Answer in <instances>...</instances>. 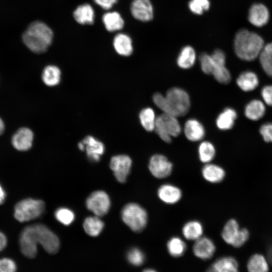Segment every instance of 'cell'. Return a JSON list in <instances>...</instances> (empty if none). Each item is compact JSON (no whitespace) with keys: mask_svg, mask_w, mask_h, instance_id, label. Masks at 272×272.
<instances>
[{"mask_svg":"<svg viewBox=\"0 0 272 272\" xmlns=\"http://www.w3.org/2000/svg\"><path fill=\"white\" fill-rule=\"evenodd\" d=\"M260 93L264 103L268 106H272V85L263 86Z\"/></svg>","mask_w":272,"mask_h":272,"instance_id":"cell-42","label":"cell"},{"mask_svg":"<svg viewBox=\"0 0 272 272\" xmlns=\"http://www.w3.org/2000/svg\"><path fill=\"white\" fill-rule=\"evenodd\" d=\"M16 269V263L12 259L8 258L0 259V272H14Z\"/></svg>","mask_w":272,"mask_h":272,"instance_id":"cell-41","label":"cell"},{"mask_svg":"<svg viewBox=\"0 0 272 272\" xmlns=\"http://www.w3.org/2000/svg\"><path fill=\"white\" fill-rule=\"evenodd\" d=\"M149 169L155 177L158 179L169 176L172 171V164L167 158L161 154H155L150 159Z\"/></svg>","mask_w":272,"mask_h":272,"instance_id":"cell-11","label":"cell"},{"mask_svg":"<svg viewBox=\"0 0 272 272\" xmlns=\"http://www.w3.org/2000/svg\"><path fill=\"white\" fill-rule=\"evenodd\" d=\"M34 139L33 131L27 127H21L13 135L11 143L18 151H26L32 146Z\"/></svg>","mask_w":272,"mask_h":272,"instance_id":"cell-13","label":"cell"},{"mask_svg":"<svg viewBox=\"0 0 272 272\" xmlns=\"http://www.w3.org/2000/svg\"><path fill=\"white\" fill-rule=\"evenodd\" d=\"M196 53L194 48L190 45L183 46L177 57V64L182 69H189L192 67L196 61Z\"/></svg>","mask_w":272,"mask_h":272,"instance_id":"cell-21","label":"cell"},{"mask_svg":"<svg viewBox=\"0 0 272 272\" xmlns=\"http://www.w3.org/2000/svg\"><path fill=\"white\" fill-rule=\"evenodd\" d=\"M221 235L227 244L239 247L247 241L249 234L246 229L240 228L235 220L231 219L225 225Z\"/></svg>","mask_w":272,"mask_h":272,"instance_id":"cell-8","label":"cell"},{"mask_svg":"<svg viewBox=\"0 0 272 272\" xmlns=\"http://www.w3.org/2000/svg\"><path fill=\"white\" fill-rule=\"evenodd\" d=\"M238 263L231 256H225L217 259L208 269V271L235 272L238 271Z\"/></svg>","mask_w":272,"mask_h":272,"instance_id":"cell-23","label":"cell"},{"mask_svg":"<svg viewBox=\"0 0 272 272\" xmlns=\"http://www.w3.org/2000/svg\"><path fill=\"white\" fill-rule=\"evenodd\" d=\"M159 198L167 204L177 202L182 196L181 190L177 187L170 184H165L160 186L157 191Z\"/></svg>","mask_w":272,"mask_h":272,"instance_id":"cell-17","label":"cell"},{"mask_svg":"<svg viewBox=\"0 0 272 272\" xmlns=\"http://www.w3.org/2000/svg\"><path fill=\"white\" fill-rule=\"evenodd\" d=\"M211 55L215 64L225 65L226 57L225 53L222 50L216 49Z\"/></svg>","mask_w":272,"mask_h":272,"instance_id":"cell-43","label":"cell"},{"mask_svg":"<svg viewBox=\"0 0 272 272\" xmlns=\"http://www.w3.org/2000/svg\"><path fill=\"white\" fill-rule=\"evenodd\" d=\"M264 41L258 34L245 29L239 30L234 41V51L237 56L245 61H252L259 57Z\"/></svg>","mask_w":272,"mask_h":272,"instance_id":"cell-3","label":"cell"},{"mask_svg":"<svg viewBox=\"0 0 272 272\" xmlns=\"http://www.w3.org/2000/svg\"><path fill=\"white\" fill-rule=\"evenodd\" d=\"M113 45L116 52L121 56H128L133 52L132 41L127 34H117L113 39Z\"/></svg>","mask_w":272,"mask_h":272,"instance_id":"cell-18","label":"cell"},{"mask_svg":"<svg viewBox=\"0 0 272 272\" xmlns=\"http://www.w3.org/2000/svg\"><path fill=\"white\" fill-rule=\"evenodd\" d=\"M45 209L40 199L26 198L17 202L14 208V217L20 222L30 221L39 217Z\"/></svg>","mask_w":272,"mask_h":272,"instance_id":"cell-6","label":"cell"},{"mask_svg":"<svg viewBox=\"0 0 272 272\" xmlns=\"http://www.w3.org/2000/svg\"><path fill=\"white\" fill-rule=\"evenodd\" d=\"M167 248L170 255L178 257L183 255L186 249V245L180 238L173 237L167 242Z\"/></svg>","mask_w":272,"mask_h":272,"instance_id":"cell-34","label":"cell"},{"mask_svg":"<svg viewBox=\"0 0 272 272\" xmlns=\"http://www.w3.org/2000/svg\"><path fill=\"white\" fill-rule=\"evenodd\" d=\"M5 129V124L3 119L0 117V135L4 132Z\"/></svg>","mask_w":272,"mask_h":272,"instance_id":"cell-49","label":"cell"},{"mask_svg":"<svg viewBox=\"0 0 272 272\" xmlns=\"http://www.w3.org/2000/svg\"><path fill=\"white\" fill-rule=\"evenodd\" d=\"M144 271H154L155 270H154V269H145Z\"/></svg>","mask_w":272,"mask_h":272,"instance_id":"cell-51","label":"cell"},{"mask_svg":"<svg viewBox=\"0 0 272 272\" xmlns=\"http://www.w3.org/2000/svg\"><path fill=\"white\" fill-rule=\"evenodd\" d=\"M78 147L80 150L83 151H84V150L85 149V145L82 142H80L78 144Z\"/></svg>","mask_w":272,"mask_h":272,"instance_id":"cell-50","label":"cell"},{"mask_svg":"<svg viewBox=\"0 0 272 272\" xmlns=\"http://www.w3.org/2000/svg\"><path fill=\"white\" fill-rule=\"evenodd\" d=\"M6 192L0 184V205H2L4 203L6 198Z\"/></svg>","mask_w":272,"mask_h":272,"instance_id":"cell-48","label":"cell"},{"mask_svg":"<svg viewBox=\"0 0 272 272\" xmlns=\"http://www.w3.org/2000/svg\"><path fill=\"white\" fill-rule=\"evenodd\" d=\"M202 175L207 181L217 183L222 181L225 176V170L220 166L214 164L207 163L202 168Z\"/></svg>","mask_w":272,"mask_h":272,"instance_id":"cell-25","label":"cell"},{"mask_svg":"<svg viewBox=\"0 0 272 272\" xmlns=\"http://www.w3.org/2000/svg\"><path fill=\"white\" fill-rule=\"evenodd\" d=\"M56 219L64 225L72 224L75 219V214L72 211L65 208L58 209L54 214Z\"/></svg>","mask_w":272,"mask_h":272,"instance_id":"cell-37","label":"cell"},{"mask_svg":"<svg viewBox=\"0 0 272 272\" xmlns=\"http://www.w3.org/2000/svg\"><path fill=\"white\" fill-rule=\"evenodd\" d=\"M130 10L132 17L139 21L148 22L154 18V9L150 0H133Z\"/></svg>","mask_w":272,"mask_h":272,"instance_id":"cell-12","label":"cell"},{"mask_svg":"<svg viewBox=\"0 0 272 272\" xmlns=\"http://www.w3.org/2000/svg\"><path fill=\"white\" fill-rule=\"evenodd\" d=\"M110 203L108 195L102 190L92 192L86 202L87 209L98 217L103 216L108 213Z\"/></svg>","mask_w":272,"mask_h":272,"instance_id":"cell-9","label":"cell"},{"mask_svg":"<svg viewBox=\"0 0 272 272\" xmlns=\"http://www.w3.org/2000/svg\"><path fill=\"white\" fill-rule=\"evenodd\" d=\"M7 244V239L5 235L0 231V251L3 250Z\"/></svg>","mask_w":272,"mask_h":272,"instance_id":"cell-47","label":"cell"},{"mask_svg":"<svg viewBox=\"0 0 272 272\" xmlns=\"http://www.w3.org/2000/svg\"><path fill=\"white\" fill-rule=\"evenodd\" d=\"M40 244L49 253L55 254L59 248L57 236L46 226L41 224L26 227L19 237L20 250L29 258H34L37 253V244Z\"/></svg>","mask_w":272,"mask_h":272,"instance_id":"cell-1","label":"cell"},{"mask_svg":"<svg viewBox=\"0 0 272 272\" xmlns=\"http://www.w3.org/2000/svg\"><path fill=\"white\" fill-rule=\"evenodd\" d=\"M188 8L193 14L201 15L205 13L203 9L194 0H190L188 3Z\"/></svg>","mask_w":272,"mask_h":272,"instance_id":"cell-44","label":"cell"},{"mask_svg":"<svg viewBox=\"0 0 272 272\" xmlns=\"http://www.w3.org/2000/svg\"><path fill=\"white\" fill-rule=\"evenodd\" d=\"M94 2L105 10H109L118 0H94Z\"/></svg>","mask_w":272,"mask_h":272,"instance_id":"cell-45","label":"cell"},{"mask_svg":"<svg viewBox=\"0 0 272 272\" xmlns=\"http://www.w3.org/2000/svg\"><path fill=\"white\" fill-rule=\"evenodd\" d=\"M259 133L265 142L272 143V122H266L261 125Z\"/></svg>","mask_w":272,"mask_h":272,"instance_id":"cell-40","label":"cell"},{"mask_svg":"<svg viewBox=\"0 0 272 272\" xmlns=\"http://www.w3.org/2000/svg\"><path fill=\"white\" fill-rule=\"evenodd\" d=\"M184 132L186 138L192 142L199 141L205 135V130L202 124L195 119H189L184 124Z\"/></svg>","mask_w":272,"mask_h":272,"instance_id":"cell-19","label":"cell"},{"mask_svg":"<svg viewBox=\"0 0 272 272\" xmlns=\"http://www.w3.org/2000/svg\"><path fill=\"white\" fill-rule=\"evenodd\" d=\"M121 217L123 222L135 232H142L147 225V212L137 203L125 205L121 210Z\"/></svg>","mask_w":272,"mask_h":272,"instance_id":"cell-5","label":"cell"},{"mask_svg":"<svg viewBox=\"0 0 272 272\" xmlns=\"http://www.w3.org/2000/svg\"><path fill=\"white\" fill-rule=\"evenodd\" d=\"M198 58L200 68L203 73L207 75H212L215 63L211 55L203 52L200 54Z\"/></svg>","mask_w":272,"mask_h":272,"instance_id":"cell-39","label":"cell"},{"mask_svg":"<svg viewBox=\"0 0 272 272\" xmlns=\"http://www.w3.org/2000/svg\"><path fill=\"white\" fill-rule=\"evenodd\" d=\"M192 250L195 256L202 260H208L214 255L216 246L209 238L201 237L195 240Z\"/></svg>","mask_w":272,"mask_h":272,"instance_id":"cell-14","label":"cell"},{"mask_svg":"<svg viewBox=\"0 0 272 272\" xmlns=\"http://www.w3.org/2000/svg\"><path fill=\"white\" fill-rule=\"evenodd\" d=\"M156 118L154 111L150 107L143 109L139 114L140 122L147 131L154 130Z\"/></svg>","mask_w":272,"mask_h":272,"instance_id":"cell-32","label":"cell"},{"mask_svg":"<svg viewBox=\"0 0 272 272\" xmlns=\"http://www.w3.org/2000/svg\"><path fill=\"white\" fill-rule=\"evenodd\" d=\"M61 71L56 66L49 65L46 66L42 74V80L43 83L49 87L57 85L60 81Z\"/></svg>","mask_w":272,"mask_h":272,"instance_id":"cell-28","label":"cell"},{"mask_svg":"<svg viewBox=\"0 0 272 272\" xmlns=\"http://www.w3.org/2000/svg\"><path fill=\"white\" fill-rule=\"evenodd\" d=\"M153 101L163 113L177 117L185 115L190 107V98L188 93L177 87L169 89L165 96L160 93L154 94Z\"/></svg>","mask_w":272,"mask_h":272,"instance_id":"cell-2","label":"cell"},{"mask_svg":"<svg viewBox=\"0 0 272 272\" xmlns=\"http://www.w3.org/2000/svg\"><path fill=\"white\" fill-rule=\"evenodd\" d=\"M265 111V105L263 102L258 99H253L245 106L244 114L247 118L252 121H257L264 115Z\"/></svg>","mask_w":272,"mask_h":272,"instance_id":"cell-22","label":"cell"},{"mask_svg":"<svg viewBox=\"0 0 272 272\" xmlns=\"http://www.w3.org/2000/svg\"><path fill=\"white\" fill-rule=\"evenodd\" d=\"M198 3L205 10L208 11L211 7V3L210 0H194Z\"/></svg>","mask_w":272,"mask_h":272,"instance_id":"cell-46","label":"cell"},{"mask_svg":"<svg viewBox=\"0 0 272 272\" xmlns=\"http://www.w3.org/2000/svg\"><path fill=\"white\" fill-rule=\"evenodd\" d=\"M269 13L265 6L262 4H254L249 9L248 19L253 26L260 27L268 21Z\"/></svg>","mask_w":272,"mask_h":272,"instance_id":"cell-15","label":"cell"},{"mask_svg":"<svg viewBox=\"0 0 272 272\" xmlns=\"http://www.w3.org/2000/svg\"><path fill=\"white\" fill-rule=\"evenodd\" d=\"M259 62L265 73L272 78V42L264 45L259 56Z\"/></svg>","mask_w":272,"mask_h":272,"instance_id":"cell-31","label":"cell"},{"mask_svg":"<svg viewBox=\"0 0 272 272\" xmlns=\"http://www.w3.org/2000/svg\"><path fill=\"white\" fill-rule=\"evenodd\" d=\"M237 117L235 110L230 107L226 108L217 118V126L222 130H229L234 126Z\"/></svg>","mask_w":272,"mask_h":272,"instance_id":"cell-26","label":"cell"},{"mask_svg":"<svg viewBox=\"0 0 272 272\" xmlns=\"http://www.w3.org/2000/svg\"><path fill=\"white\" fill-rule=\"evenodd\" d=\"M212 75L219 83L227 84L231 80L230 72L225 65L215 64Z\"/></svg>","mask_w":272,"mask_h":272,"instance_id":"cell-36","label":"cell"},{"mask_svg":"<svg viewBox=\"0 0 272 272\" xmlns=\"http://www.w3.org/2000/svg\"><path fill=\"white\" fill-rule=\"evenodd\" d=\"M126 257L128 261L134 266H140L145 260L144 252L136 247L130 249L127 253Z\"/></svg>","mask_w":272,"mask_h":272,"instance_id":"cell-38","label":"cell"},{"mask_svg":"<svg viewBox=\"0 0 272 272\" xmlns=\"http://www.w3.org/2000/svg\"><path fill=\"white\" fill-rule=\"evenodd\" d=\"M203 227L197 221H191L185 224L182 232L184 237L188 240H196L201 237Z\"/></svg>","mask_w":272,"mask_h":272,"instance_id":"cell-29","label":"cell"},{"mask_svg":"<svg viewBox=\"0 0 272 272\" xmlns=\"http://www.w3.org/2000/svg\"><path fill=\"white\" fill-rule=\"evenodd\" d=\"M104 226L103 222L96 216L86 218L83 223L85 232L93 237L98 236L102 232Z\"/></svg>","mask_w":272,"mask_h":272,"instance_id":"cell-30","label":"cell"},{"mask_svg":"<svg viewBox=\"0 0 272 272\" xmlns=\"http://www.w3.org/2000/svg\"><path fill=\"white\" fill-rule=\"evenodd\" d=\"M257 74L251 71L242 72L236 79V84L243 91L250 92L255 90L259 85Z\"/></svg>","mask_w":272,"mask_h":272,"instance_id":"cell-20","label":"cell"},{"mask_svg":"<svg viewBox=\"0 0 272 272\" xmlns=\"http://www.w3.org/2000/svg\"><path fill=\"white\" fill-rule=\"evenodd\" d=\"M102 21L106 30L112 32L121 30L124 22L120 15L117 12H109L104 14Z\"/></svg>","mask_w":272,"mask_h":272,"instance_id":"cell-27","label":"cell"},{"mask_svg":"<svg viewBox=\"0 0 272 272\" xmlns=\"http://www.w3.org/2000/svg\"><path fill=\"white\" fill-rule=\"evenodd\" d=\"M154 130L163 141L169 143L172 137L180 134L181 127L177 117L163 113L156 118Z\"/></svg>","mask_w":272,"mask_h":272,"instance_id":"cell-7","label":"cell"},{"mask_svg":"<svg viewBox=\"0 0 272 272\" xmlns=\"http://www.w3.org/2000/svg\"><path fill=\"white\" fill-rule=\"evenodd\" d=\"M25 45L36 53L45 52L52 43L53 32L44 23L35 21L31 23L23 34Z\"/></svg>","mask_w":272,"mask_h":272,"instance_id":"cell-4","label":"cell"},{"mask_svg":"<svg viewBox=\"0 0 272 272\" xmlns=\"http://www.w3.org/2000/svg\"><path fill=\"white\" fill-rule=\"evenodd\" d=\"M198 152L200 161L202 163H208L214 158L216 150L211 143L205 141L199 145Z\"/></svg>","mask_w":272,"mask_h":272,"instance_id":"cell-35","label":"cell"},{"mask_svg":"<svg viewBox=\"0 0 272 272\" xmlns=\"http://www.w3.org/2000/svg\"><path fill=\"white\" fill-rule=\"evenodd\" d=\"M268 262L261 254H255L249 258L247 269L251 272H264L268 270Z\"/></svg>","mask_w":272,"mask_h":272,"instance_id":"cell-33","label":"cell"},{"mask_svg":"<svg viewBox=\"0 0 272 272\" xmlns=\"http://www.w3.org/2000/svg\"><path fill=\"white\" fill-rule=\"evenodd\" d=\"M85 145L88 158L93 162H98L105 151L104 144L91 135L86 137L82 141Z\"/></svg>","mask_w":272,"mask_h":272,"instance_id":"cell-16","label":"cell"},{"mask_svg":"<svg viewBox=\"0 0 272 272\" xmlns=\"http://www.w3.org/2000/svg\"><path fill=\"white\" fill-rule=\"evenodd\" d=\"M75 20L82 25H91L94 23L95 13L92 7L88 4L79 6L73 13Z\"/></svg>","mask_w":272,"mask_h":272,"instance_id":"cell-24","label":"cell"},{"mask_svg":"<svg viewBox=\"0 0 272 272\" xmlns=\"http://www.w3.org/2000/svg\"><path fill=\"white\" fill-rule=\"evenodd\" d=\"M132 165L131 158L126 155L113 156L110 162V168L117 180L120 183L126 182Z\"/></svg>","mask_w":272,"mask_h":272,"instance_id":"cell-10","label":"cell"}]
</instances>
